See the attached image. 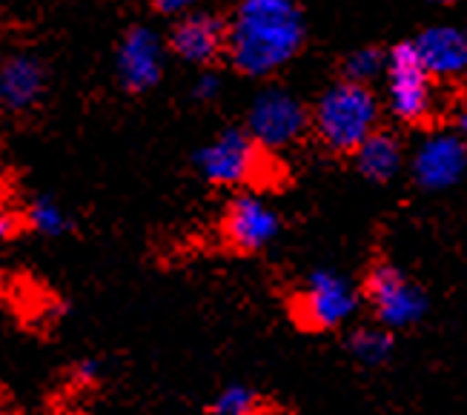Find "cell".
I'll return each mask as SVG.
<instances>
[{"instance_id":"1","label":"cell","mask_w":467,"mask_h":415,"mask_svg":"<svg viewBox=\"0 0 467 415\" xmlns=\"http://www.w3.org/2000/svg\"><path fill=\"white\" fill-rule=\"evenodd\" d=\"M304 44V15L293 0H241L227 24V55L244 75L287 67Z\"/></svg>"},{"instance_id":"2","label":"cell","mask_w":467,"mask_h":415,"mask_svg":"<svg viewBox=\"0 0 467 415\" xmlns=\"http://www.w3.org/2000/svg\"><path fill=\"white\" fill-rule=\"evenodd\" d=\"M310 123L318 140L333 152H356L376 132L379 103L376 95L353 80L330 87L316 103Z\"/></svg>"},{"instance_id":"3","label":"cell","mask_w":467,"mask_h":415,"mask_svg":"<svg viewBox=\"0 0 467 415\" xmlns=\"http://www.w3.org/2000/svg\"><path fill=\"white\" fill-rule=\"evenodd\" d=\"M198 172L215 186H273L275 163L247 130H227L195 158Z\"/></svg>"},{"instance_id":"4","label":"cell","mask_w":467,"mask_h":415,"mask_svg":"<svg viewBox=\"0 0 467 415\" xmlns=\"http://www.w3.org/2000/svg\"><path fill=\"white\" fill-rule=\"evenodd\" d=\"M358 306L356 286L330 269H316L287 298V313L304 332H330L348 321Z\"/></svg>"},{"instance_id":"5","label":"cell","mask_w":467,"mask_h":415,"mask_svg":"<svg viewBox=\"0 0 467 415\" xmlns=\"http://www.w3.org/2000/svg\"><path fill=\"white\" fill-rule=\"evenodd\" d=\"M364 301L370 304L376 321L384 329H408L421 321L428 296L421 286L393 264H376L364 278Z\"/></svg>"},{"instance_id":"6","label":"cell","mask_w":467,"mask_h":415,"mask_svg":"<svg viewBox=\"0 0 467 415\" xmlns=\"http://www.w3.org/2000/svg\"><path fill=\"white\" fill-rule=\"evenodd\" d=\"M310 127V112L304 109V103L281 87L261 89L247 112V132L250 138L264 147L267 152L293 147L304 138Z\"/></svg>"},{"instance_id":"7","label":"cell","mask_w":467,"mask_h":415,"mask_svg":"<svg viewBox=\"0 0 467 415\" xmlns=\"http://www.w3.org/2000/svg\"><path fill=\"white\" fill-rule=\"evenodd\" d=\"M388 100L404 123H419L433 109V78L421 67L413 44H399L388 57Z\"/></svg>"},{"instance_id":"8","label":"cell","mask_w":467,"mask_h":415,"mask_svg":"<svg viewBox=\"0 0 467 415\" xmlns=\"http://www.w3.org/2000/svg\"><path fill=\"white\" fill-rule=\"evenodd\" d=\"M221 241L238 255L261 253L270 246L281 233V218L270 203H264L258 195H241L230 201L221 218Z\"/></svg>"},{"instance_id":"9","label":"cell","mask_w":467,"mask_h":415,"mask_svg":"<svg viewBox=\"0 0 467 415\" xmlns=\"http://www.w3.org/2000/svg\"><path fill=\"white\" fill-rule=\"evenodd\" d=\"M118 80L127 92H147L164 72V40L147 26H132L118 47Z\"/></svg>"},{"instance_id":"10","label":"cell","mask_w":467,"mask_h":415,"mask_svg":"<svg viewBox=\"0 0 467 415\" xmlns=\"http://www.w3.org/2000/svg\"><path fill=\"white\" fill-rule=\"evenodd\" d=\"M467 170V147L459 135L436 132L421 143L413 158V175L421 190L439 192L459 183Z\"/></svg>"},{"instance_id":"11","label":"cell","mask_w":467,"mask_h":415,"mask_svg":"<svg viewBox=\"0 0 467 415\" xmlns=\"http://www.w3.org/2000/svg\"><path fill=\"white\" fill-rule=\"evenodd\" d=\"M170 47L187 64H210L227 49V24L210 12H190L172 26Z\"/></svg>"},{"instance_id":"12","label":"cell","mask_w":467,"mask_h":415,"mask_svg":"<svg viewBox=\"0 0 467 415\" xmlns=\"http://www.w3.org/2000/svg\"><path fill=\"white\" fill-rule=\"evenodd\" d=\"M47 92L44 64L32 55L0 60V107L6 112H29Z\"/></svg>"},{"instance_id":"13","label":"cell","mask_w":467,"mask_h":415,"mask_svg":"<svg viewBox=\"0 0 467 415\" xmlns=\"http://www.w3.org/2000/svg\"><path fill=\"white\" fill-rule=\"evenodd\" d=\"M413 49L431 78H459L467 72V35L456 26L424 29Z\"/></svg>"},{"instance_id":"14","label":"cell","mask_w":467,"mask_h":415,"mask_svg":"<svg viewBox=\"0 0 467 415\" xmlns=\"http://www.w3.org/2000/svg\"><path fill=\"white\" fill-rule=\"evenodd\" d=\"M356 166H358V172L370 181H379V183L393 181L396 172L401 170V147L396 135L376 130L356 150Z\"/></svg>"},{"instance_id":"15","label":"cell","mask_w":467,"mask_h":415,"mask_svg":"<svg viewBox=\"0 0 467 415\" xmlns=\"http://www.w3.org/2000/svg\"><path fill=\"white\" fill-rule=\"evenodd\" d=\"M350 356L364 367H379L393 352V332L384 327H358L348 338Z\"/></svg>"},{"instance_id":"16","label":"cell","mask_w":467,"mask_h":415,"mask_svg":"<svg viewBox=\"0 0 467 415\" xmlns=\"http://www.w3.org/2000/svg\"><path fill=\"white\" fill-rule=\"evenodd\" d=\"M210 415H273L267 399L247 384H230L210 404Z\"/></svg>"},{"instance_id":"17","label":"cell","mask_w":467,"mask_h":415,"mask_svg":"<svg viewBox=\"0 0 467 415\" xmlns=\"http://www.w3.org/2000/svg\"><path fill=\"white\" fill-rule=\"evenodd\" d=\"M24 226H29L35 233H44V235H64V233H69V215L57 201H52L47 195H37L24 210Z\"/></svg>"},{"instance_id":"18","label":"cell","mask_w":467,"mask_h":415,"mask_svg":"<svg viewBox=\"0 0 467 415\" xmlns=\"http://www.w3.org/2000/svg\"><path fill=\"white\" fill-rule=\"evenodd\" d=\"M384 67V55L379 49H358L353 52L348 60H344V75L353 83H361V87H368V80H373Z\"/></svg>"},{"instance_id":"19","label":"cell","mask_w":467,"mask_h":415,"mask_svg":"<svg viewBox=\"0 0 467 415\" xmlns=\"http://www.w3.org/2000/svg\"><path fill=\"white\" fill-rule=\"evenodd\" d=\"M69 381H72V387L80 389V392L98 387V381H100V364L92 361V358L78 361V364L69 369Z\"/></svg>"},{"instance_id":"20","label":"cell","mask_w":467,"mask_h":415,"mask_svg":"<svg viewBox=\"0 0 467 415\" xmlns=\"http://www.w3.org/2000/svg\"><path fill=\"white\" fill-rule=\"evenodd\" d=\"M20 230H24V213H15L12 206L0 203V241L15 238Z\"/></svg>"},{"instance_id":"21","label":"cell","mask_w":467,"mask_h":415,"mask_svg":"<svg viewBox=\"0 0 467 415\" xmlns=\"http://www.w3.org/2000/svg\"><path fill=\"white\" fill-rule=\"evenodd\" d=\"M221 92V78L213 72H201V78L195 80V98L201 100H213Z\"/></svg>"},{"instance_id":"22","label":"cell","mask_w":467,"mask_h":415,"mask_svg":"<svg viewBox=\"0 0 467 415\" xmlns=\"http://www.w3.org/2000/svg\"><path fill=\"white\" fill-rule=\"evenodd\" d=\"M195 4H198V0H155V9H158L161 15H184V12H190Z\"/></svg>"},{"instance_id":"23","label":"cell","mask_w":467,"mask_h":415,"mask_svg":"<svg viewBox=\"0 0 467 415\" xmlns=\"http://www.w3.org/2000/svg\"><path fill=\"white\" fill-rule=\"evenodd\" d=\"M459 132H462L459 138L464 140V147H467V112H464V115H462V120H459Z\"/></svg>"},{"instance_id":"24","label":"cell","mask_w":467,"mask_h":415,"mask_svg":"<svg viewBox=\"0 0 467 415\" xmlns=\"http://www.w3.org/2000/svg\"><path fill=\"white\" fill-rule=\"evenodd\" d=\"M0 415H12V410H9V404L0 399Z\"/></svg>"},{"instance_id":"25","label":"cell","mask_w":467,"mask_h":415,"mask_svg":"<svg viewBox=\"0 0 467 415\" xmlns=\"http://www.w3.org/2000/svg\"><path fill=\"white\" fill-rule=\"evenodd\" d=\"M431 4H456V0H431Z\"/></svg>"}]
</instances>
